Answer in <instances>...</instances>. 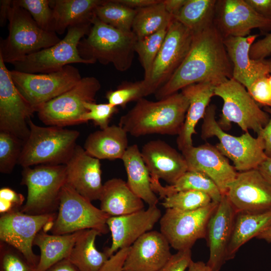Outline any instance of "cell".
<instances>
[{"instance_id": "44", "label": "cell", "mask_w": 271, "mask_h": 271, "mask_svg": "<svg viewBox=\"0 0 271 271\" xmlns=\"http://www.w3.org/2000/svg\"><path fill=\"white\" fill-rule=\"evenodd\" d=\"M87 111L82 117V123L92 120L96 125L104 129L109 126L112 116L117 111V108L108 103L97 104L95 102H85Z\"/></svg>"}, {"instance_id": "51", "label": "cell", "mask_w": 271, "mask_h": 271, "mask_svg": "<svg viewBox=\"0 0 271 271\" xmlns=\"http://www.w3.org/2000/svg\"><path fill=\"white\" fill-rule=\"evenodd\" d=\"M258 13L271 19V0H245Z\"/></svg>"}, {"instance_id": "48", "label": "cell", "mask_w": 271, "mask_h": 271, "mask_svg": "<svg viewBox=\"0 0 271 271\" xmlns=\"http://www.w3.org/2000/svg\"><path fill=\"white\" fill-rule=\"evenodd\" d=\"M249 55L250 58L254 60L265 59L271 55V33L254 42L251 47Z\"/></svg>"}, {"instance_id": "9", "label": "cell", "mask_w": 271, "mask_h": 271, "mask_svg": "<svg viewBox=\"0 0 271 271\" xmlns=\"http://www.w3.org/2000/svg\"><path fill=\"white\" fill-rule=\"evenodd\" d=\"M91 24L69 27L65 37L56 44L13 63L14 70L28 73L44 74L58 71L72 63H94L82 58L78 49L79 42L88 34Z\"/></svg>"}, {"instance_id": "58", "label": "cell", "mask_w": 271, "mask_h": 271, "mask_svg": "<svg viewBox=\"0 0 271 271\" xmlns=\"http://www.w3.org/2000/svg\"><path fill=\"white\" fill-rule=\"evenodd\" d=\"M256 238L264 240L267 242H271V226L258 235Z\"/></svg>"}, {"instance_id": "49", "label": "cell", "mask_w": 271, "mask_h": 271, "mask_svg": "<svg viewBox=\"0 0 271 271\" xmlns=\"http://www.w3.org/2000/svg\"><path fill=\"white\" fill-rule=\"evenodd\" d=\"M129 247L119 249L111 256L99 271H128L123 269V265Z\"/></svg>"}, {"instance_id": "34", "label": "cell", "mask_w": 271, "mask_h": 271, "mask_svg": "<svg viewBox=\"0 0 271 271\" xmlns=\"http://www.w3.org/2000/svg\"><path fill=\"white\" fill-rule=\"evenodd\" d=\"M153 191L158 194L160 198L166 197L174 193L187 190H195L207 194L212 201L219 203L222 197L219 189L208 177L194 171H187L174 184L163 186L159 180L151 178Z\"/></svg>"}, {"instance_id": "59", "label": "cell", "mask_w": 271, "mask_h": 271, "mask_svg": "<svg viewBox=\"0 0 271 271\" xmlns=\"http://www.w3.org/2000/svg\"><path fill=\"white\" fill-rule=\"evenodd\" d=\"M268 79H269V84H270V87H271V74L269 76Z\"/></svg>"}, {"instance_id": "43", "label": "cell", "mask_w": 271, "mask_h": 271, "mask_svg": "<svg viewBox=\"0 0 271 271\" xmlns=\"http://www.w3.org/2000/svg\"><path fill=\"white\" fill-rule=\"evenodd\" d=\"M0 271H37L15 247L0 241Z\"/></svg>"}, {"instance_id": "56", "label": "cell", "mask_w": 271, "mask_h": 271, "mask_svg": "<svg viewBox=\"0 0 271 271\" xmlns=\"http://www.w3.org/2000/svg\"><path fill=\"white\" fill-rule=\"evenodd\" d=\"M257 169L271 185V158H267L258 166Z\"/></svg>"}, {"instance_id": "10", "label": "cell", "mask_w": 271, "mask_h": 271, "mask_svg": "<svg viewBox=\"0 0 271 271\" xmlns=\"http://www.w3.org/2000/svg\"><path fill=\"white\" fill-rule=\"evenodd\" d=\"M57 211L50 229L52 234H67L88 229L96 230L101 234L109 231L106 222L110 216L66 184L61 190Z\"/></svg>"}, {"instance_id": "37", "label": "cell", "mask_w": 271, "mask_h": 271, "mask_svg": "<svg viewBox=\"0 0 271 271\" xmlns=\"http://www.w3.org/2000/svg\"><path fill=\"white\" fill-rule=\"evenodd\" d=\"M137 10L126 6L117 0L105 1L98 6L95 15L102 22L117 29L132 31Z\"/></svg>"}, {"instance_id": "45", "label": "cell", "mask_w": 271, "mask_h": 271, "mask_svg": "<svg viewBox=\"0 0 271 271\" xmlns=\"http://www.w3.org/2000/svg\"><path fill=\"white\" fill-rule=\"evenodd\" d=\"M269 76L263 75L257 78L246 89L258 105L271 108V87Z\"/></svg>"}, {"instance_id": "28", "label": "cell", "mask_w": 271, "mask_h": 271, "mask_svg": "<svg viewBox=\"0 0 271 271\" xmlns=\"http://www.w3.org/2000/svg\"><path fill=\"white\" fill-rule=\"evenodd\" d=\"M127 133L120 125H112L90 133L84 149L99 160L121 159L128 148Z\"/></svg>"}, {"instance_id": "57", "label": "cell", "mask_w": 271, "mask_h": 271, "mask_svg": "<svg viewBox=\"0 0 271 271\" xmlns=\"http://www.w3.org/2000/svg\"><path fill=\"white\" fill-rule=\"evenodd\" d=\"M187 269L188 271H212L206 263L202 261L192 260Z\"/></svg>"}, {"instance_id": "35", "label": "cell", "mask_w": 271, "mask_h": 271, "mask_svg": "<svg viewBox=\"0 0 271 271\" xmlns=\"http://www.w3.org/2000/svg\"><path fill=\"white\" fill-rule=\"evenodd\" d=\"M173 18L166 11L163 0L157 4L137 10L132 32L138 39L169 27Z\"/></svg>"}, {"instance_id": "1", "label": "cell", "mask_w": 271, "mask_h": 271, "mask_svg": "<svg viewBox=\"0 0 271 271\" xmlns=\"http://www.w3.org/2000/svg\"><path fill=\"white\" fill-rule=\"evenodd\" d=\"M232 78V65L223 38L214 24L194 33L190 50L169 80L155 93L162 99L190 85L209 82L215 86Z\"/></svg>"}, {"instance_id": "21", "label": "cell", "mask_w": 271, "mask_h": 271, "mask_svg": "<svg viewBox=\"0 0 271 271\" xmlns=\"http://www.w3.org/2000/svg\"><path fill=\"white\" fill-rule=\"evenodd\" d=\"M236 212L226 195L210 218L206 236L209 257L206 263L212 271H220L227 260Z\"/></svg>"}, {"instance_id": "7", "label": "cell", "mask_w": 271, "mask_h": 271, "mask_svg": "<svg viewBox=\"0 0 271 271\" xmlns=\"http://www.w3.org/2000/svg\"><path fill=\"white\" fill-rule=\"evenodd\" d=\"M216 106L209 105L201 127V137L206 140L216 137L219 143L215 147L233 163L238 172L257 169L268 157L266 156L262 140L257 136L253 137L249 132L236 137L226 132L215 119Z\"/></svg>"}, {"instance_id": "36", "label": "cell", "mask_w": 271, "mask_h": 271, "mask_svg": "<svg viewBox=\"0 0 271 271\" xmlns=\"http://www.w3.org/2000/svg\"><path fill=\"white\" fill-rule=\"evenodd\" d=\"M216 0H186L175 20L193 33L214 23Z\"/></svg>"}, {"instance_id": "38", "label": "cell", "mask_w": 271, "mask_h": 271, "mask_svg": "<svg viewBox=\"0 0 271 271\" xmlns=\"http://www.w3.org/2000/svg\"><path fill=\"white\" fill-rule=\"evenodd\" d=\"M169 27L137 40L135 52L138 54L144 70V80H148L150 76L154 62L163 44Z\"/></svg>"}, {"instance_id": "18", "label": "cell", "mask_w": 271, "mask_h": 271, "mask_svg": "<svg viewBox=\"0 0 271 271\" xmlns=\"http://www.w3.org/2000/svg\"><path fill=\"white\" fill-rule=\"evenodd\" d=\"M226 195L236 213L271 210V185L257 169L238 172Z\"/></svg>"}, {"instance_id": "29", "label": "cell", "mask_w": 271, "mask_h": 271, "mask_svg": "<svg viewBox=\"0 0 271 271\" xmlns=\"http://www.w3.org/2000/svg\"><path fill=\"white\" fill-rule=\"evenodd\" d=\"M104 0L50 1L54 15V31L63 34L70 27L91 23L95 10Z\"/></svg>"}, {"instance_id": "50", "label": "cell", "mask_w": 271, "mask_h": 271, "mask_svg": "<svg viewBox=\"0 0 271 271\" xmlns=\"http://www.w3.org/2000/svg\"><path fill=\"white\" fill-rule=\"evenodd\" d=\"M264 110L269 115L267 123L257 134L263 142L264 153L268 158H271V108L264 107Z\"/></svg>"}, {"instance_id": "15", "label": "cell", "mask_w": 271, "mask_h": 271, "mask_svg": "<svg viewBox=\"0 0 271 271\" xmlns=\"http://www.w3.org/2000/svg\"><path fill=\"white\" fill-rule=\"evenodd\" d=\"M56 213L31 215L20 210L2 214L0 217V241L19 250L30 263L37 267L40 256L33 250L34 240L42 229L50 230Z\"/></svg>"}, {"instance_id": "32", "label": "cell", "mask_w": 271, "mask_h": 271, "mask_svg": "<svg viewBox=\"0 0 271 271\" xmlns=\"http://www.w3.org/2000/svg\"><path fill=\"white\" fill-rule=\"evenodd\" d=\"M82 231L51 235L43 229L40 231L34 240V245L39 247L40 250L37 271H45L58 261L67 258Z\"/></svg>"}, {"instance_id": "41", "label": "cell", "mask_w": 271, "mask_h": 271, "mask_svg": "<svg viewBox=\"0 0 271 271\" xmlns=\"http://www.w3.org/2000/svg\"><path fill=\"white\" fill-rule=\"evenodd\" d=\"M147 96H148L147 85L144 80L123 82L116 89L109 90L106 94L108 103L122 107L130 101H137Z\"/></svg>"}, {"instance_id": "22", "label": "cell", "mask_w": 271, "mask_h": 271, "mask_svg": "<svg viewBox=\"0 0 271 271\" xmlns=\"http://www.w3.org/2000/svg\"><path fill=\"white\" fill-rule=\"evenodd\" d=\"M65 166L66 185L91 202L99 200L103 184L99 159L77 145Z\"/></svg>"}, {"instance_id": "33", "label": "cell", "mask_w": 271, "mask_h": 271, "mask_svg": "<svg viewBox=\"0 0 271 271\" xmlns=\"http://www.w3.org/2000/svg\"><path fill=\"white\" fill-rule=\"evenodd\" d=\"M101 233L93 229L82 230L67 259L79 271H99L109 259L107 253L97 250L95 240Z\"/></svg>"}, {"instance_id": "46", "label": "cell", "mask_w": 271, "mask_h": 271, "mask_svg": "<svg viewBox=\"0 0 271 271\" xmlns=\"http://www.w3.org/2000/svg\"><path fill=\"white\" fill-rule=\"evenodd\" d=\"M24 196L8 187L0 189V213L4 214L20 210L24 205Z\"/></svg>"}, {"instance_id": "19", "label": "cell", "mask_w": 271, "mask_h": 271, "mask_svg": "<svg viewBox=\"0 0 271 271\" xmlns=\"http://www.w3.org/2000/svg\"><path fill=\"white\" fill-rule=\"evenodd\" d=\"M181 152L188 171L205 175L214 182L222 195L226 194L229 184L238 172L215 146L208 143L197 147L192 146Z\"/></svg>"}, {"instance_id": "27", "label": "cell", "mask_w": 271, "mask_h": 271, "mask_svg": "<svg viewBox=\"0 0 271 271\" xmlns=\"http://www.w3.org/2000/svg\"><path fill=\"white\" fill-rule=\"evenodd\" d=\"M99 200L100 209L110 216L124 215L144 209L143 201L120 178H112L103 184Z\"/></svg>"}, {"instance_id": "8", "label": "cell", "mask_w": 271, "mask_h": 271, "mask_svg": "<svg viewBox=\"0 0 271 271\" xmlns=\"http://www.w3.org/2000/svg\"><path fill=\"white\" fill-rule=\"evenodd\" d=\"M214 95L223 100L222 113L218 123L224 130L237 124L245 132L250 129L257 134L267 123L269 114L262 110L245 87L231 78L215 86Z\"/></svg>"}, {"instance_id": "16", "label": "cell", "mask_w": 271, "mask_h": 271, "mask_svg": "<svg viewBox=\"0 0 271 271\" xmlns=\"http://www.w3.org/2000/svg\"><path fill=\"white\" fill-rule=\"evenodd\" d=\"M35 112L16 87L10 70L0 57V131L25 142L30 133L28 120Z\"/></svg>"}, {"instance_id": "24", "label": "cell", "mask_w": 271, "mask_h": 271, "mask_svg": "<svg viewBox=\"0 0 271 271\" xmlns=\"http://www.w3.org/2000/svg\"><path fill=\"white\" fill-rule=\"evenodd\" d=\"M258 36L255 34L223 38L232 65V78L246 89L257 78L271 74V59L254 60L250 57L251 47Z\"/></svg>"}, {"instance_id": "39", "label": "cell", "mask_w": 271, "mask_h": 271, "mask_svg": "<svg viewBox=\"0 0 271 271\" xmlns=\"http://www.w3.org/2000/svg\"><path fill=\"white\" fill-rule=\"evenodd\" d=\"M212 202L206 193L195 190L179 191L164 198L162 206L167 209L183 211H194L203 208Z\"/></svg>"}, {"instance_id": "11", "label": "cell", "mask_w": 271, "mask_h": 271, "mask_svg": "<svg viewBox=\"0 0 271 271\" xmlns=\"http://www.w3.org/2000/svg\"><path fill=\"white\" fill-rule=\"evenodd\" d=\"M101 88L94 77H85L72 88L42 105L37 111L45 124L64 127L82 123L85 102H94Z\"/></svg>"}, {"instance_id": "14", "label": "cell", "mask_w": 271, "mask_h": 271, "mask_svg": "<svg viewBox=\"0 0 271 271\" xmlns=\"http://www.w3.org/2000/svg\"><path fill=\"white\" fill-rule=\"evenodd\" d=\"M194 33L174 19L154 62L150 76L145 81L148 95L154 94L171 77L187 56Z\"/></svg>"}, {"instance_id": "20", "label": "cell", "mask_w": 271, "mask_h": 271, "mask_svg": "<svg viewBox=\"0 0 271 271\" xmlns=\"http://www.w3.org/2000/svg\"><path fill=\"white\" fill-rule=\"evenodd\" d=\"M162 217L157 206L131 214L109 216L106 223L111 233V246L105 250L110 257L120 249L130 247L139 237L151 231Z\"/></svg>"}, {"instance_id": "6", "label": "cell", "mask_w": 271, "mask_h": 271, "mask_svg": "<svg viewBox=\"0 0 271 271\" xmlns=\"http://www.w3.org/2000/svg\"><path fill=\"white\" fill-rule=\"evenodd\" d=\"M65 165H39L23 168L21 184L28 189L20 211L31 215L56 213L61 191L66 184Z\"/></svg>"}, {"instance_id": "13", "label": "cell", "mask_w": 271, "mask_h": 271, "mask_svg": "<svg viewBox=\"0 0 271 271\" xmlns=\"http://www.w3.org/2000/svg\"><path fill=\"white\" fill-rule=\"evenodd\" d=\"M218 204L212 201L190 211L167 209L159 220L160 232L174 249H191L197 240L206 237L209 220Z\"/></svg>"}, {"instance_id": "12", "label": "cell", "mask_w": 271, "mask_h": 271, "mask_svg": "<svg viewBox=\"0 0 271 271\" xmlns=\"http://www.w3.org/2000/svg\"><path fill=\"white\" fill-rule=\"evenodd\" d=\"M10 74L16 87L35 112L72 88L82 78L79 70L71 65L50 73H28L12 70Z\"/></svg>"}, {"instance_id": "53", "label": "cell", "mask_w": 271, "mask_h": 271, "mask_svg": "<svg viewBox=\"0 0 271 271\" xmlns=\"http://www.w3.org/2000/svg\"><path fill=\"white\" fill-rule=\"evenodd\" d=\"M119 3L133 9L137 10L147 7L161 1V0H117Z\"/></svg>"}, {"instance_id": "4", "label": "cell", "mask_w": 271, "mask_h": 271, "mask_svg": "<svg viewBox=\"0 0 271 271\" xmlns=\"http://www.w3.org/2000/svg\"><path fill=\"white\" fill-rule=\"evenodd\" d=\"M30 133L24 142L18 164L23 168L39 165H65L76 146L78 130L56 126H41L28 120Z\"/></svg>"}, {"instance_id": "52", "label": "cell", "mask_w": 271, "mask_h": 271, "mask_svg": "<svg viewBox=\"0 0 271 271\" xmlns=\"http://www.w3.org/2000/svg\"><path fill=\"white\" fill-rule=\"evenodd\" d=\"M186 0H163L167 12L174 19L179 14Z\"/></svg>"}, {"instance_id": "26", "label": "cell", "mask_w": 271, "mask_h": 271, "mask_svg": "<svg viewBox=\"0 0 271 271\" xmlns=\"http://www.w3.org/2000/svg\"><path fill=\"white\" fill-rule=\"evenodd\" d=\"M215 87L212 83L202 82L182 89L189 104L182 130L177 139L178 147L181 151L193 146L192 137L197 133L196 126L205 116L211 98L214 95Z\"/></svg>"}, {"instance_id": "54", "label": "cell", "mask_w": 271, "mask_h": 271, "mask_svg": "<svg viewBox=\"0 0 271 271\" xmlns=\"http://www.w3.org/2000/svg\"><path fill=\"white\" fill-rule=\"evenodd\" d=\"M13 1H0V25L3 27L7 21H8L10 13L13 6Z\"/></svg>"}, {"instance_id": "3", "label": "cell", "mask_w": 271, "mask_h": 271, "mask_svg": "<svg viewBox=\"0 0 271 271\" xmlns=\"http://www.w3.org/2000/svg\"><path fill=\"white\" fill-rule=\"evenodd\" d=\"M86 37L78 46L79 54L83 59L98 61L103 65L112 64L119 71L131 67L137 38L132 32L117 29L99 20L95 15Z\"/></svg>"}, {"instance_id": "42", "label": "cell", "mask_w": 271, "mask_h": 271, "mask_svg": "<svg viewBox=\"0 0 271 271\" xmlns=\"http://www.w3.org/2000/svg\"><path fill=\"white\" fill-rule=\"evenodd\" d=\"M19 7L26 10L42 29L54 32V15L50 0H14Z\"/></svg>"}, {"instance_id": "17", "label": "cell", "mask_w": 271, "mask_h": 271, "mask_svg": "<svg viewBox=\"0 0 271 271\" xmlns=\"http://www.w3.org/2000/svg\"><path fill=\"white\" fill-rule=\"evenodd\" d=\"M214 24L223 38L246 37L255 28L271 31V19L258 13L245 0L217 1Z\"/></svg>"}, {"instance_id": "25", "label": "cell", "mask_w": 271, "mask_h": 271, "mask_svg": "<svg viewBox=\"0 0 271 271\" xmlns=\"http://www.w3.org/2000/svg\"><path fill=\"white\" fill-rule=\"evenodd\" d=\"M141 153L152 178L161 179L171 185L188 171L182 154L162 140L147 142Z\"/></svg>"}, {"instance_id": "30", "label": "cell", "mask_w": 271, "mask_h": 271, "mask_svg": "<svg viewBox=\"0 0 271 271\" xmlns=\"http://www.w3.org/2000/svg\"><path fill=\"white\" fill-rule=\"evenodd\" d=\"M121 160L130 190L149 206L157 205L159 199L152 189L150 174L138 145L128 146Z\"/></svg>"}, {"instance_id": "2", "label": "cell", "mask_w": 271, "mask_h": 271, "mask_svg": "<svg viewBox=\"0 0 271 271\" xmlns=\"http://www.w3.org/2000/svg\"><path fill=\"white\" fill-rule=\"evenodd\" d=\"M189 102L182 92L153 101L142 98L120 118L119 125L135 137L152 134L179 135Z\"/></svg>"}, {"instance_id": "5", "label": "cell", "mask_w": 271, "mask_h": 271, "mask_svg": "<svg viewBox=\"0 0 271 271\" xmlns=\"http://www.w3.org/2000/svg\"><path fill=\"white\" fill-rule=\"evenodd\" d=\"M8 21V36L0 41V57L5 63L12 64L61 40L55 32L40 28L30 14L14 1Z\"/></svg>"}, {"instance_id": "47", "label": "cell", "mask_w": 271, "mask_h": 271, "mask_svg": "<svg viewBox=\"0 0 271 271\" xmlns=\"http://www.w3.org/2000/svg\"><path fill=\"white\" fill-rule=\"evenodd\" d=\"M192 260L191 249L178 251L165 265L156 271H185Z\"/></svg>"}, {"instance_id": "23", "label": "cell", "mask_w": 271, "mask_h": 271, "mask_svg": "<svg viewBox=\"0 0 271 271\" xmlns=\"http://www.w3.org/2000/svg\"><path fill=\"white\" fill-rule=\"evenodd\" d=\"M170 245L160 231H149L130 247L123 269L128 271H156L165 265L173 255Z\"/></svg>"}, {"instance_id": "55", "label": "cell", "mask_w": 271, "mask_h": 271, "mask_svg": "<svg viewBox=\"0 0 271 271\" xmlns=\"http://www.w3.org/2000/svg\"><path fill=\"white\" fill-rule=\"evenodd\" d=\"M45 271H79L67 258L61 260Z\"/></svg>"}, {"instance_id": "31", "label": "cell", "mask_w": 271, "mask_h": 271, "mask_svg": "<svg viewBox=\"0 0 271 271\" xmlns=\"http://www.w3.org/2000/svg\"><path fill=\"white\" fill-rule=\"evenodd\" d=\"M270 226L271 210L264 212H236L227 248V260L234 258L240 247Z\"/></svg>"}, {"instance_id": "40", "label": "cell", "mask_w": 271, "mask_h": 271, "mask_svg": "<svg viewBox=\"0 0 271 271\" xmlns=\"http://www.w3.org/2000/svg\"><path fill=\"white\" fill-rule=\"evenodd\" d=\"M24 141L14 134L0 131V172L11 173L18 163Z\"/></svg>"}]
</instances>
